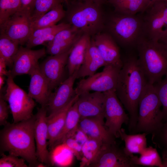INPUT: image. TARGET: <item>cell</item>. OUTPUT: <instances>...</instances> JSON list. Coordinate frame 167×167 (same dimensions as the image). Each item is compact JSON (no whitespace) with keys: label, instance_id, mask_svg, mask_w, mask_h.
<instances>
[{"label":"cell","instance_id":"cell-36","mask_svg":"<svg viewBox=\"0 0 167 167\" xmlns=\"http://www.w3.org/2000/svg\"><path fill=\"white\" fill-rule=\"evenodd\" d=\"M25 160L10 154L6 155L2 153L0 159V167H28Z\"/></svg>","mask_w":167,"mask_h":167},{"label":"cell","instance_id":"cell-49","mask_svg":"<svg viewBox=\"0 0 167 167\" xmlns=\"http://www.w3.org/2000/svg\"><path fill=\"white\" fill-rule=\"evenodd\" d=\"M62 1H63V2H64L67 3L69 0H62Z\"/></svg>","mask_w":167,"mask_h":167},{"label":"cell","instance_id":"cell-14","mask_svg":"<svg viewBox=\"0 0 167 167\" xmlns=\"http://www.w3.org/2000/svg\"><path fill=\"white\" fill-rule=\"evenodd\" d=\"M46 53L44 48L32 50L27 47L19 46L14 57L11 69L10 70L11 75L14 78L18 75H29L39 65V60Z\"/></svg>","mask_w":167,"mask_h":167},{"label":"cell","instance_id":"cell-47","mask_svg":"<svg viewBox=\"0 0 167 167\" xmlns=\"http://www.w3.org/2000/svg\"><path fill=\"white\" fill-rule=\"evenodd\" d=\"M147 2H148L150 4V6H151L152 4L156 2H159L161 1H164V0H146Z\"/></svg>","mask_w":167,"mask_h":167},{"label":"cell","instance_id":"cell-21","mask_svg":"<svg viewBox=\"0 0 167 167\" xmlns=\"http://www.w3.org/2000/svg\"><path fill=\"white\" fill-rule=\"evenodd\" d=\"M79 96L76 95L63 108L53 114L47 115L48 142L49 149L50 150L54 148L55 140L65 124L68 110L76 101Z\"/></svg>","mask_w":167,"mask_h":167},{"label":"cell","instance_id":"cell-24","mask_svg":"<svg viewBox=\"0 0 167 167\" xmlns=\"http://www.w3.org/2000/svg\"><path fill=\"white\" fill-rule=\"evenodd\" d=\"M147 135L145 133L128 134L125 130L122 128L119 132V135L124 142L123 149L126 153L131 156L134 154L140 155L147 147Z\"/></svg>","mask_w":167,"mask_h":167},{"label":"cell","instance_id":"cell-37","mask_svg":"<svg viewBox=\"0 0 167 167\" xmlns=\"http://www.w3.org/2000/svg\"><path fill=\"white\" fill-rule=\"evenodd\" d=\"M57 33L29 38L26 43V47L31 48L39 45H47L53 40Z\"/></svg>","mask_w":167,"mask_h":167},{"label":"cell","instance_id":"cell-41","mask_svg":"<svg viewBox=\"0 0 167 167\" xmlns=\"http://www.w3.org/2000/svg\"><path fill=\"white\" fill-rule=\"evenodd\" d=\"M157 42L167 54V28L163 29Z\"/></svg>","mask_w":167,"mask_h":167},{"label":"cell","instance_id":"cell-28","mask_svg":"<svg viewBox=\"0 0 167 167\" xmlns=\"http://www.w3.org/2000/svg\"><path fill=\"white\" fill-rule=\"evenodd\" d=\"M131 161L136 166L164 167L162 160L156 148L147 147L140 154L139 156L132 155Z\"/></svg>","mask_w":167,"mask_h":167},{"label":"cell","instance_id":"cell-2","mask_svg":"<svg viewBox=\"0 0 167 167\" xmlns=\"http://www.w3.org/2000/svg\"><path fill=\"white\" fill-rule=\"evenodd\" d=\"M35 120V114L29 119L15 123L8 122L4 126L0 134L2 153L7 152L24 159L31 166L37 165L34 135Z\"/></svg>","mask_w":167,"mask_h":167},{"label":"cell","instance_id":"cell-31","mask_svg":"<svg viewBox=\"0 0 167 167\" xmlns=\"http://www.w3.org/2000/svg\"><path fill=\"white\" fill-rule=\"evenodd\" d=\"M62 2V0H35L31 14L32 21L37 19Z\"/></svg>","mask_w":167,"mask_h":167},{"label":"cell","instance_id":"cell-5","mask_svg":"<svg viewBox=\"0 0 167 167\" xmlns=\"http://www.w3.org/2000/svg\"><path fill=\"white\" fill-rule=\"evenodd\" d=\"M101 5L89 0L71 2L68 12L69 23L83 34L97 33L103 26Z\"/></svg>","mask_w":167,"mask_h":167},{"label":"cell","instance_id":"cell-13","mask_svg":"<svg viewBox=\"0 0 167 167\" xmlns=\"http://www.w3.org/2000/svg\"><path fill=\"white\" fill-rule=\"evenodd\" d=\"M47 110L45 106H41L36 114L34 135L36 155L39 161L47 166L52 164L50 153L48 149Z\"/></svg>","mask_w":167,"mask_h":167},{"label":"cell","instance_id":"cell-16","mask_svg":"<svg viewBox=\"0 0 167 167\" xmlns=\"http://www.w3.org/2000/svg\"><path fill=\"white\" fill-rule=\"evenodd\" d=\"M77 74L75 72L68 76L52 92L46 106L49 115L63 108L77 95L74 88Z\"/></svg>","mask_w":167,"mask_h":167},{"label":"cell","instance_id":"cell-34","mask_svg":"<svg viewBox=\"0 0 167 167\" xmlns=\"http://www.w3.org/2000/svg\"><path fill=\"white\" fill-rule=\"evenodd\" d=\"M152 140L154 144L162 149V156L167 154V118L163 120L158 132L152 137Z\"/></svg>","mask_w":167,"mask_h":167},{"label":"cell","instance_id":"cell-38","mask_svg":"<svg viewBox=\"0 0 167 167\" xmlns=\"http://www.w3.org/2000/svg\"><path fill=\"white\" fill-rule=\"evenodd\" d=\"M76 156L77 159L81 161L82 158V145L73 138L66 139L63 142Z\"/></svg>","mask_w":167,"mask_h":167},{"label":"cell","instance_id":"cell-15","mask_svg":"<svg viewBox=\"0 0 167 167\" xmlns=\"http://www.w3.org/2000/svg\"><path fill=\"white\" fill-rule=\"evenodd\" d=\"M80 118H93L104 121L105 96L104 92H86L76 101Z\"/></svg>","mask_w":167,"mask_h":167},{"label":"cell","instance_id":"cell-7","mask_svg":"<svg viewBox=\"0 0 167 167\" xmlns=\"http://www.w3.org/2000/svg\"><path fill=\"white\" fill-rule=\"evenodd\" d=\"M7 77L4 94H3L2 92L0 93L8 103L13 123L30 119L34 115L33 111L36 106L34 100L15 83L10 70Z\"/></svg>","mask_w":167,"mask_h":167},{"label":"cell","instance_id":"cell-3","mask_svg":"<svg viewBox=\"0 0 167 167\" xmlns=\"http://www.w3.org/2000/svg\"><path fill=\"white\" fill-rule=\"evenodd\" d=\"M161 107L154 85L148 83L139 100L137 121L132 133H145L154 136L163 124Z\"/></svg>","mask_w":167,"mask_h":167},{"label":"cell","instance_id":"cell-25","mask_svg":"<svg viewBox=\"0 0 167 167\" xmlns=\"http://www.w3.org/2000/svg\"><path fill=\"white\" fill-rule=\"evenodd\" d=\"M80 118L76 101L68 111L65 124L55 140L54 148L57 145L63 143L66 139L71 137L74 132L78 127Z\"/></svg>","mask_w":167,"mask_h":167},{"label":"cell","instance_id":"cell-10","mask_svg":"<svg viewBox=\"0 0 167 167\" xmlns=\"http://www.w3.org/2000/svg\"><path fill=\"white\" fill-rule=\"evenodd\" d=\"M105 96V125L116 138L119 137V132L123 124L128 125L129 115L118 98L115 90L104 92Z\"/></svg>","mask_w":167,"mask_h":167},{"label":"cell","instance_id":"cell-29","mask_svg":"<svg viewBox=\"0 0 167 167\" xmlns=\"http://www.w3.org/2000/svg\"><path fill=\"white\" fill-rule=\"evenodd\" d=\"M19 45L7 36H0V57L5 61L8 66L12 67L14 57L17 53Z\"/></svg>","mask_w":167,"mask_h":167},{"label":"cell","instance_id":"cell-1","mask_svg":"<svg viewBox=\"0 0 167 167\" xmlns=\"http://www.w3.org/2000/svg\"><path fill=\"white\" fill-rule=\"evenodd\" d=\"M148 82L138 58L130 56L123 62L116 92L128 113V129L132 133L138 118L139 102Z\"/></svg>","mask_w":167,"mask_h":167},{"label":"cell","instance_id":"cell-46","mask_svg":"<svg viewBox=\"0 0 167 167\" xmlns=\"http://www.w3.org/2000/svg\"><path fill=\"white\" fill-rule=\"evenodd\" d=\"M162 160L164 167H167V154L163 156Z\"/></svg>","mask_w":167,"mask_h":167},{"label":"cell","instance_id":"cell-17","mask_svg":"<svg viewBox=\"0 0 167 167\" xmlns=\"http://www.w3.org/2000/svg\"><path fill=\"white\" fill-rule=\"evenodd\" d=\"M161 1L150 6L144 12V15L142 16L145 37L156 42L157 41L165 26L162 13Z\"/></svg>","mask_w":167,"mask_h":167},{"label":"cell","instance_id":"cell-45","mask_svg":"<svg viewBox=\"0 0 167 167\" xmlns=\"http://www.w3.org/2000/svg\"><path fill=\"white\" fill-rule=\"evenodd\" d=\"M5 76L0 75V92L2 91L3 85L5 84Z\"/></svg>","mask_w":167,"mask_h":167},{"label":"cell","instance_id":"cell-9","mask_svg":"<svg viewBox=\"0 0 167 167\" xmlns=\"http://www.w3.org/2000/svg\"><path fill=\"white\" fill-rule=\"evenodd\" d=\"M32 21L31 13L20 10L0 24V34L23 45L30 37Z\"/></svg>","mask_w":167,"mask_h":167},{"label":"cell","instance_id":"cell-12","mask_svg":"<svg viewBox=\"0 0 167 167\" xmlns=\"http://www.w3.org/2000/svg\"><path fill=\"white\" fill-rule=\"evenodd\" d=\"M72 47L63 53L50 55L39 64L40 71L52 91L65 80V68Z\"/></svg>","mask_w":167,"mask_h":167},{"label":"cell","instance_id":"cell-39","mask_svg":"<svg viewBox=\"0 0 167 167\" xmlns=\"http://www.w3.org/2000/svg\"><path fill=\"white\" fill-rule=\"evenodd\" d=\"M0 94V125L4 126L8 123L7 120L10 108L2 94Z\"/></svg>","mask_w":167,"mask_h":167},{"label":"cell","instance_id":"cell-42","mask_svg":"<svg viewBox=\"0 0 167 167\" xmlns=\"http://www.w3.org/2000/svg\"><path fill=\"white\" fill-rule=\"evenodd\" d=\"M22 10L31 13L33 10L35 0H21Z\"/></svg>","mask_w":167,"mask_h":167},{"label":"cell","instance_id":"cell-26","mask_svg":"<svg viewBox=\"0 0 167 167\" xmlns=\"http://www.w3.org/2000/svg\"><path fill=\"white\" fill-rule=\"evenodd\" d=\"M117 13L134 15L143 13L150 4L146 0H106Z\"/></svg>","mask_w":167,"mask_h":167},{"label":"cell","instance_id":"cell-33","mask_svg":"<svg viewBox=\"0 0 167 167\" xmlns=\"http://www.w3.org/2000/svg\"><path fill=\"white\" fill-rule=\"evenodd\" d=\"M154 85L161 105L164 120L167 118V75Z\"/></svg>","mask_w":167,"mask_h":167},{"label":"cell","instance_id":"cell-11","mask_svg":"<svg viewBox=\"0 0 167 167\" xmlns=\"http://www.w3.org/2000/svg\"><path fill=\"white\" fill-rule=\"evenodd\" d=\"M88 167H134L131 156L116 142L103 144L94 159Z\"/></svg>","mask_w":167,"mask_h":167},{"label":"cell","instance_id":"cell-18","mask_svg":"<svg viewBox=\"0 0 167 167\" xmlns=\"http://www.w3.org/2000/svg\"><path fill=\"white\" fill-rule=\"evenodd\" d=\"M107 65L121 68L123 64L119 48L114 39L107 33H98L92 39Z\"/></svg>","mask_w":167,"mask_h":167},{"label":"cell","instance_id":"cell-27","mask_svg":"<svg viewBox=\"0 0 167 167\" xmlns=\"http://www.w3.org/2000/svg\"><path fill=\"white\" fill-rule=\"evenodd\" d=\"M62 3L32 22V32L36 29L55 25L65 16Z\"/></svg>","mask_w":167,"mask_h":167},{"label":"cell","instance_id":"cell-44","mask_svg":"<svg viewBox=\"0 0 167 167\" xmlns=\"http://www.w3.org/2000/svg\"><path fill=\"white\" fill-rule=\"evenodd\" d=\"M162 13L164 18L165 28H167V0L161 2Z\"/></svg>","mask_w":167,"mask_h":167},{"label":"cell","instance_id":"cell-43","mask_svg":"<svg viewBox=\"0 0 167 167\" xmlns=\"http://www.w3.org/2000/svg\"><path fill=\"white\" fill-rule=\"evenodd\" d=\"M7 65L5 60L0 57V75L7 76L9 74V71L6 69Z\"/></svg>","mask_w":167,"mask_h":167},{"label":"cell","instance_id":"cell-35","mask_svg":"<svg viewBox=\"0 0 167 167\" xmlns=\"http://www.w3.org/2000/svg\"><path fill=\"white\" fill-rule=\"evenodd\" d=\"M71 26L69 23H62L52 26L36 29L32 31L29 39L40 36L56 33Z\"/></svg>","mask_w":167,"mask_h":167},{"label":"cell","instance_id":"cell-4","mask_svg":"<svg viewBox=\"0 0 167 167\" xmlns=\"http://www.w3.org/2000/svg\"><path fill=\"white\" fill-rule=\"evenodd\" d=\"M136 47L139 64L148 83L155 84L167 75V54L157 42L143 37Z\"/></svg>","mask_w":167,"mask_h":167},{"label":"cell","instance_id":"cell-8","mask_svg":"<svg viewBox=\"0 0 167 167\" xmlns=\"http://www.w3.org/2000/svg\"><path fill=\"white\" fill-rule=\"evenodd\" d=\"M102 71L81 79L75 88L76 94L90 91L104 92L115 90L121 68L106 65Z\"/></svg>","mask_w":167,"mask_h":167},{"label":"cell","instance_id":"cell-6","mask_svg":"<svg viewBox=\"0 0 167 167\" xmlns=\"http://www.w3.org/2000/svg\"><path fill=\"white\" fill-rule=\"evenodd\" d=\"M109 28L111 35L122 45L136 46L144 37L142 15L118 13L110 18Z\"/></svg>","mask_w":167,"mask_h":167},{"label":"cell","instance_id":"cell-23","mask_svg":"<svg viewBox=\"0 0 167 167\" xmlns=\"http://www.w3.org/2000/svg\"><path fill=\"white\" fill-rule=\"evenodd\" d=\"M90 36L83 34L73 46L68 57L67 65L68 76L77 72L82 65L91 40Z\"/></svg>","mask_w":167,"mask_h":167},{"label":"cell","instance_id":"cell-22","mask_svg":"<svg viewBox=\"0 0 167 167\" xmlns=\"http://www.w3.org/2000/svg\"><path fill=\"white\" fill-rule=\"evenodd\" d=\"M106 65L92 39L91 40L84 62L77 72V79L91 76L100 68Z\"/></svg>","mask_w":167,"mask_h":167},{"label":"cell","instance_id":"cell-19","mask_svg":"<svg viewBox=\"0 0 167 167\" xmlns=\"http://www.w3.org/2000/svg\"><path fill=\"white\" fill-rule=\"evenodd\" d=\"M78 127L89 138L96 140L103 144L116 142V138L109 132L104 121L93 118H80Z\"/></svg>","mask_w":167,"mask_h":167},{"label":"cell","instance_id":"cell-48","mask_svg":"<svg viewBox=\"0 0 167 167\" xmlns=\"http://www.w3.org/2000/svg\"><path fill=\"white\" fill-rule=\"evenodd\" d=\"M96 3L100 4H101L104 1L106 0H89Z\"/></svg>","mask_w":167,"mask_h":167},{"label":"cell","instance_id":"cell-32","mask_svg":"<svg viewBox=\"0 0 167 167\" xmlns=\"http://www.w3.org/2000/svg\"><path fill=\"white\" fill-rule=\"evenodd\" d=\"M21 0H0V24L21 10Z\"/></svg>","mask_w":167,"mask_h":167},{"label":"cell","instance_id":"cell-30","mask_svg":"<svg viewBox=\"0 0 167 167\" xmlns=\"http://www.w3.org/2000/svg\"><path fill=\"white\" fill-rule=\"evenodd\" d=\"M103 144L98 140L88 138L82 145L81 166L87 167L94 159Z\"/></svg>","mask_w":167,"mask_h":167},{"label":"cell","instance_id":"cell-40","mask_svg":"<svg viewBox=\"0 0 167 167\" xmlns=\"http://www.w3.org/2000/svg\"><path fill=\"white\" fill-rule=\"evenodd\" d=\"M79 143L82 145L88 139L86 135L78 127L74 132L72 136Z\"/></svg>","mask_w":167,"mask_h":167},{"label":"cell","instance_id":"cell-20","mask_svg":"<svg viewBox=\"0 0 167 167\" xmlns=\"http://www.w3.org/2000/svg\"><path fill=\"white\" fill-rule=\"evenodd\" d=\"M29 75L30 80L28 93V95L41 106L46 107L52 92L40 71L39 65Z\"/></svg>","mask_w":167,"mask_h":167}]
</instances>
